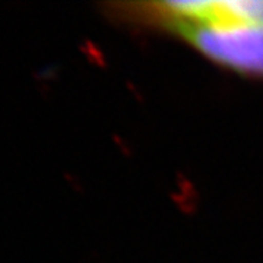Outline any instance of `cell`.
Here are the masks:
<instances>
[{
    "label": "cell",
    "instance_id": "cell-2",
    "mask_svg": "<svg viewBox=\"0 0 263 263\" xmlns=\"http://www.w3.org/2000/svg\"><path fill=\"white\" fill-rule=\"evenodd\" d=\"M226 8L231 18L263 27V0H226Z\"/></svg>",
    "mask_w": 263,
    "mask_h": 263
},
{
    "label": "cell",
    "instance_id": "cell-1",
    "mask_svg": "<svg viewBox=\"0 0 263 263\" xmlns=\"http://www.w3.org/2000/svg\"><path fill=\"white\" fill-rule=\"evenodd\" d=\"M199 54L237 75L263 81V27L221 19L183 27L174 32Z\"/></svg>",
    "mask_w": 263,
    "mask_h": 263
}]
</instances>
